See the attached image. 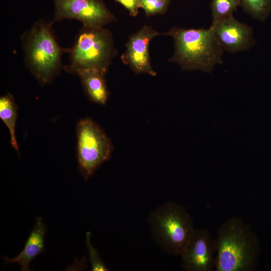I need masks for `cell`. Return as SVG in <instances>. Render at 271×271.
<instances>
[{"instance_id":"1","label":"cell","mask_w":271,"mask_h":271,"mask_svg":"<svg viewBox=\"0 0 271 271\" xmlns=\"http://www.w3.org/2000/svg\"><path fill=\"white\" fill-rule=\"evenodd\" d=\"M216 271H253L260 253L256 234L237 217H231L217 231Z\"/></svg>"},{"instance_id":"2","label":"cell","mask_w":271,"mask_h":271,"mask_svg":"<svg viewBox=\"0 0 271 271\" xmlns=\"http://www.w3.org/2000/svg\"><path fill=\"white\" fill-rule=\"evenodd\" d=\"M165 35L174 40V53L169 61L177 63L183 70L211 73L223 63L224 51L211 26L209 29L173 27Z\"/></svg>"},{"instance_id":"3","label":"cell","mask_w":271,"mask_h":271,"mask_svg":"<svg viewBox=\"0 0 271 271\" xmlns=\"http://www.w3.org/2000/svg\"><path fill=\"white\" fill-rule=\"evenodd\" d=\"M52 24L40 19L21 37L26 67L42 86L60 73L62 56L67 53L56 41Z\"/></svg>"},{"instance_id":"4","label":"cell","mask_w":271,"mask_h":271,"mask_svg":"<svg viewBox=\"0 0 271 271\" xmlns=\"http://www.w3.org/2000/svg\"><path fill=\"white\" fill-rule=\"evenodd\" d=\"M67 53L70 62L63 67L66 72L77 75L82 71L93 69L106 75L117 51L110 31L83 26Z\"/></svg>"},{"instance_id":"5","label":"cell","mask_w":271,"mask_h":271,"mask_svg":"<svg viewBox=\"0 0 271 271\" xmlns=\"http://www.w3.org/2000/svg\"><path fill=\"white\" fill-rule=\"evenodd\" d=\"M152 236L165 252L181 255L195 230L193 219L179 204L169 201L152 212L149 218Z\"/></svg>"},{"instance_id":"6","label":"cell","mask_w":271,"mask_h":271,"mask_svg":"<svg viewBox=\"0 0 271 271\" xmlns=\"http://www.w3.org/2000/svg\"><path fill=\"white\" fill-rule=\"evenodd\" d=\"M76 136L78 170L87 181L110 159L113 147L104 131L89 117L79 121Z\"/></svg>"},{"instance_id":"7","label":"cell","mask_w":271,"mask_h":271,"mask_svg":"<svg viewBox=\"0 0 271 271\" xmlns=\"http://www.w3.org/2000/svg\"><path fill=\"white\" fill-rule=\"evenodd\" d=\"M54 18L52 23L64 19L80 21L84 26L103 27L115 20L114 15L101 0H53Z\"/></svg>"},{"instance_id":"8","label":"cell","mask_w":271,"mask_h":271,"mask_svg":"<svg viewBox=\"0 0 271 271\" xmlns=\"http://www.w3.org/2000/svg\"><path fill=\"white\" fill-rule=\"evenodd\" d=\"M216 250V240L207 229H195L181 255L182 268L186 271L213 270Z\"/></svg>"},{"instance_id":"9","label":"cell","mask_w":271,"mask_h":271,"mask_svg":"<svg viewBox=\"0 0 271 271\" xmlns=\"http://www.w3.org/2000/svg\"><path fill=\"white\" fill-rule=\"evenodd\" d=\"M161 34L152 27L144 25L131 35L125 44V51L120 59L136 74L146 73L157 75L151 63L149 44L151 40Z\"/></svg>"},{"instance_id":"10","label":"cell","mask_w":271,"mask_h":271,"mask_svg":"<svg viewBox=\"0 0 271 271\" xmlns=\"http://www.w3.org/2000/svg\"><path fill=\"white\" fill-rule=\"evenodd\" d=\"M211 27L223 51L234 53L248 50L254 43L252 28L237 21L233 15Z\"/></svg>"},{"instance_id":"11","label":"cell","mask_w":271,"mask_h":271,"mask_svg":"<svg viewBox=\"0 0 271 271\" xmlns=\"http://www.w3.org/2000/svg\"><path fill=\"white\" fill-rule=\"evenodd\" d=\"M47 231L43 218L37 217L34 227L31 231L22 250L14 258L3 256L4 265L16 263L20 266V270H30L32 261L45 250L44 238Z\"/></svg>"},{"instance_id":"12","label":"cell","mask_w":271,"mask_h":271,"mask_svg":"<svg viewBox=\"0 0 271 271\" xmlns=\"http://www.w3.org/2000/svg\"><path fill=\"white\" fill-rule=\"evenodd\" d=\"M80 79L85 94L92 102L104 105L109 96L105 75L93 69L82 71L77 75Z\"/></svg>"},{"instance_id":"13","label":"cell","mask_w":271,"mask_h":271,"mask_svg":"<svg viewBox=\"0 0 271 271\" xmlns=\"http://www.w3.org/2000/svg\"><path fill=\"white\" fill-rule=\"evenodd\" d=\"M18 109L11 93H8L0 97V118L9 129L11 145L17 151H19V146L16 138L15 126Z\"/></svg>"},{"instance_id":"14","label":"cell","mask_w":271,"mask_h":271,"mask_svg":"<svg viewBox=\"0 0 271 271\" xmlns=\"http://www.w3.org/2000/svg\"><path fill=\"white\" fill-rule=\"evenodd\" d=\"M243 11L252 18L264 21L271 12V0H240Z\"/></svg>"},{"instance_id":"15","label":"cell","mask_w":271,"mask_h":271,"mask_svg":"<svg viewBox=\"0 0 271 271\" xmlns=\"http://www.w3.org/2000/svg\"><path fill=\"white\" fill-rule=\"evenodd\" d=\"M239 6L240 0H211L212 25L233 15Z\"/></svg>"},{"instance_id":"16","label":"cell","mask_w":271,"mask_h":271,"mask_svg":"<svg viewBox=\"0 0 271 271\" xmlns=\"http://www.w3.org/2000/svg\"><path fill=\"white\" fill-rule=\"evenodd\" d=\"M147 17L164 14L167 11L170 0H139Z\"/></svg>"},{"instance_id":"17","label":"cell","mask_w":271,"mask_h":271,"mask_svg":"<svg viewBox=\"0 0 271 271\" xmlns=\"http://www.w3.org/2000/svg\"><path fill=\"white\" fill-rule=\"evenodd\" d=\"M91 233H86V246L89 255V259L92 271H107L108 267L100 256L97 250L93 247L91 241Z\"/></svg>"},{"instance_id":"18","label":"cell","mask_w":271,"mask_h":271,"mask_svg":"<svg viewBox=\"0 0 271 271\" xmlns=\"http://www.w3.org/2000/svg\"><path fill=\"white\" fill-rule=\"evenodd\" d=\"M120 4L129 12L130 16H137L139 14V10L141 8V5L139 0H115Z\"/></svg>"}]
</instances>
